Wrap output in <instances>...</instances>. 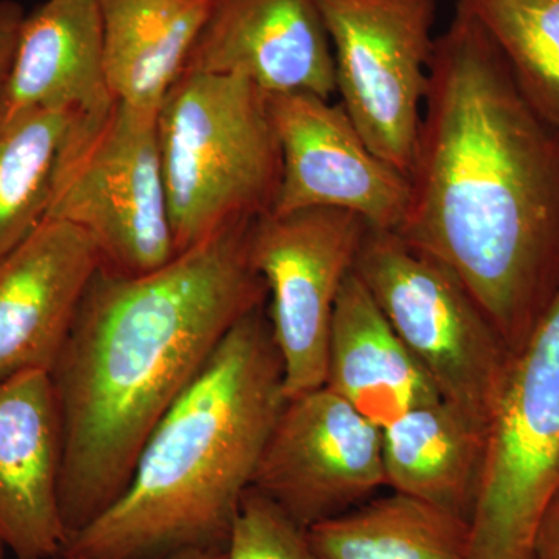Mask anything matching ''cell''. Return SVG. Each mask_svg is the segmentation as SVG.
<instances>
[{
	"instance_id": "7",
	"label": "cell",
	"mask_w": 559,
	"mask_h": 559,
	"mask_svg": "<svg viewBox=\"0 0 559 559\" xmlns=\"http://www.w3.org/2000/svg\"><path fill=\"white\" fill-rule=\"evenodd\" d=\"M559 492V290L511 362L471 518L468 559H535Z\"/></svg>"
},
{
	"instance_id": "12",
	"label": "cell",
	"mask_w": 559,
	"mask_h": 559,
	"mask_svg": "<svg viewBox=\"0 0 559 559\" xmlns=\"http://www.w3.org/2000/svg\"><path fill=\"white\" fill-rule=\"evenodd\" d=\"M183 73L238 76L267 95H337L318 0H215Z\"/></svg>"
},
{
	"instance_id": "15",
	"label": "cell",
	"mask_w": 559,
	"mask_h": 559,
	"mask_svg": "<svg viewBox=\"0 0 559 559\" xmlns=\"http://www.w3.org/2000/svg\"><path fill=\"white\" fill-rule=\"evenodd\" d=\"M114 100L95 0H47L25 16L0 90V120L35 110L98 112Z\"/></svg>"
},
{
	"instance_id": "11",
	"label": "cell",
	"mask_w": 559,
	"mask_h": 559,
	"mask_svg": "<svg viewBox=\"0 0 559 559\" xmlns=\"http://www.w3.org/2000/svg\"><path fill=\"white\" fill-rule=\"evenodd\" d=\"M267 98L282 153L270 213L345 210L370 229L399 231L409 210L411 180L371 151L342 103L305 92Z\"/></svg>"
},
{
	"instance_id": "18",
	"label": "cell",
	"mask_w": 559,
	"mask_h": 559,
	"mask_svg": "<svg viewBox=\"0 0 559 559\" xmlns=\"http://www.w3.org/2000/svg\"><path fill=\"white\" fill-rule=\"evenodd\" d=\"M110 94L159 110L215 0H95Z\"/></svg>"
},
{
	"instance_id": "2",
	"label": "cell",
	"mask_w": 559,
	"mask_h": 559,
	"mask_svg": "<svg viewBox=\"0 0 559 559\" xmlns=\"http://www.w3.org/2000/svg\"><path fill=\"white\" fill-rule=\"evenodd\" d=\"M255 219L224 227L148 274L98 270L53 370L66 546L130 484L143 444L221 341L266 304L250 261Z\"/></svg>"
},
{
	"instance_id": "9",
	"label": "cell",
	"mask_w": 559,
	"mask_h": 559,
	"mask_svg": "<svg viewBox=\"0 0 559 559\" xmlns=\"http://www.w3.org/2000/svg\"><path fill=\"white\" fill-rule=\"evenodd\" d=\"M369 224L336 209L266 213L250 231V261L266 286L286 400L322 388L334 307Z\"/></svg>"
},
{
	"instance_id": "8",
	"label": "cell",
	"mask_w": 559,
	"mask_h": 559,
	"mask_svg": "<svg viewBox=\"0 0 559 559\" xmlns=\"http://www.w3.org/2000/svg\"><path fill=\"white\" fill-rule=\"evenodd\" d=\"M337 95L373 153L409 178L429 86L437 0H318Z\"/></svg>"
},
{
	"instance_id": "10",
	"label": "cell",
	"mask_w": 559,
	"mask_h": 559,
	"mask_svg": "<svg viewBox=\"0 0 559 559\" xmlns=\"http://www.w3.org/2000/svg\"><path fill=\"white\" fill-rule=\"evenodd\" d=\"M384 485L381 429L322 385L286 400L252 488L307 530Z\"/></svg>"
},
{
	"instance_id": "1",
	"label": "cell",
	"mask_w": 559,
	"mask_h": 559,
	"mask_svg": "<svg viewBox=\"0 0 559 559\" xmlns=\"http://www.w3.org/2000/svg\"><path fill=\"white\" fill-rule=\"evenodd\" d=\"M396 231L443 263L516 356L559 290V134L462 2L433 43Z\"/></svg>"
},
{
	"instance_id": "23",
	"label": "cell",
	"mask_w": 559,
	"mask_h": 559,
	"mask_svg": "<svg viewBox=\"0 0 559 559\" xmlns=\"http://www.w3.org/2000/svg\"><path fill=\"white\" fill-rule=\"evenodd\" d=\"M25 16L24 7L16 0H0V90L9 79Z\"/></svg>"
},
{
	"instance_id": "16",
	"label": "cell",
	"mask_w": 559,
	"mask_h": 559,
	"mask_svg": "<svg viewBox=\"0 0 559 559\" xmlns=\"http://www.w3.org/2000/svg\"><path fill=\"white\" fill-rule=\"evenodd\" d=\"M325 385L380 429L441 399L355 270L334 307Z\"/></svg>"
},
{
	"instance_id": "19",
	"label": "cell",
	"mask_w": 559,
	"mask_h": 559,
	"mask_svg": "<svg viewBox=\"0 0 559 559\" xmlns=\"http://www.w3.org/2000/svg\"><path fill=\"white\" fill-rule=\"evenodd\" d=\"M307 538L319 559H468L469 521L393 491L316 522Z\"/></svg>"
},
{
	"instance_id": "24",
	"label": "cell",
	"mask_w": 559,
	"mask_h": 559,
	"mask_svg": "<svg viewBox=\"0 0 559 559\" xmlns=\"http://www.w3.org/2000/svg\"><path fill=\"white\" fill-rule=\"evenodd\" d=\"M533 550L535 559H559V492L540 518Z\"/></svg>"
},
{
	"instance_id": "5",
	"label": "cell",
	"mask_w": 559,
	"mask_h": 559,
	"mask_svg": "<svg viewBox=\"0 0 559 559\" xmlns=\"http://www.w3.org/2000/svg\"><path fill=\"white\" fill-rule=\"evenodd\" d=\"M83 230L112 274H148L176 257L157 110L114 100L76 114L62 140L46 219Z\"/></svg>"
},
{
	"instance_id": "14",
	"label": "cell",
	"mask_w": 559,
	"mask_h": 559,
	"mask_svg": "<svg viewBox=\"0 0 559 559\" xmlns=\"http://www.w3.org/2000/svg\"><path fill=\"white\" fill-rule=\"evenodd\" d=\"M62 440L53 382L33 370L0 382V540L16 559L62 554Z\"/></svg>"
},
{
	"instance_id": "3",
	"label": "cell",
	"mask_w": 559,
	"mask_h": 559,
	"mask_svg": "<svg viewBox=\"0 0 559 559\" xmlns=\"http://www.w3.org/2000/svg\"><path fill=\"white\" fill-rule=\"evenodd\" d=\"M264 305L221 341L150 433L120 498L62 554L164 559L227 549L286 403L282 358Z\"/></svg>"
},
{
	"instance_id": "21",
	"label": "cell",
	"mask_w": 559,
	"mask_h": 559,
	"mask_svg": "<svg viewBox=\"0 0 559 559\" xmlns=\"http://www.w3.org/2000/svg\"><path fill=\"white\" fill-rule=\"evenodd\" d=\"M499 47L518 86L559 134V0H459Z\"/></svg>"
},
{
	"instance_id": "22",
	"label": "cell",
	"mask_w": 559,
	"mask_h": 559,
	"mask_svg": "<svg viewBox=\"0 0 559 559\" xmlns=\"http://www.w3.org/2000/svg\"><path fill=\"white\" fill-rule=\"evenodd\" d=\"M226 559H319L307 530L250 488L231 527Z\"/></svg>"
},
{
	"instance_id": "13",
	"label": "cell",
	"mask_w": 559,
	"mask_h": 559,
	"mask_svg": "<svg viewBox=\"0 0 559 559\" xmlns=\"http://www.w3.org/2000/svg\"><path fill=\"white\" fill-rule=\"evenodd\" d=\"M100 266L91 238L62 221H44L0 259V382L53 370Z\"/></svg>"
},
{
	"instance_id": "6",
	"label": "cell",
	"mask_w": 559,
	"mask_h": 559,
	"mask_svg": "<svg viewBox=\"0 0 559 559\" xmlns=\"http://www.w3.org/2000/svg\"><path fill=\"white\" fill-rule=\"evenodd\" d=\"M355 272L441 399L492 426L514 356L463 283L390 230L367 231Z\"/></svg>"
},
{
	"instance_id": "25",
	"label": "cell",
	"mask_w": 559,
	"mask_h": 559,
	"mask_svg": "<svg viewBox=\"0 0 559 559\" xmlns=\"http://www.w3.org/2000/svg\"><path fill=\"white\" fill-rule=\"evenodd\" d=\"M227 549H207V550H190L182 551V554L173 555V557L164 559H226ZM51 559H91L83 557H75V555L60 554L58 557Z\"/></svg>"
},
{
	"instance_id": "20",
	"label": "cell",
	"mask_w": 559,
	"mask_h": 559,
	"mask_svg": "<svg viewBox=\"0 0 559 559\" xmlns=\"http://www.w3.org/2000/svg\"><path fill=\"white\" fill-rule=\"evenodd\" d=\"M75 116L35 110L0 120V259L46 219L55 164Z\"/></svg>"
},
{
	"instance_id": "26",
	"label": "cell",
	"mask_w": 559,
	"mask_h": 559,
	"mask_svg": "<svg viewBox=\"0 0 559 559\" xmlns=\"http://www.w3.org/2000/svg\"><path fill=\"white\" fill-rule=\"evenodd\" d=\"M7 547L5 544L0 540V559H5Z\"/></svg>"
},
{
	"instance_id": "17",
	"label": "cell",
	"mask_w": 559,
	"mask_h": 559,
	"mask_svg": "<svg viewBox=\"0 0 559 559\" xmlns=\"http://www.w3.org/2000/svg\"><path fill=\"white\" fill-rule=\"evenodd\" d=\"M385 485L469 521L487 471L491 426L450 401L421 404L381 429Z\"/></svg>"
},
{
	"instance_id": "4",
	"label": "cell",
	"mask_w": 559,
	"mask_h": 559,
	"mask_svg": "<svg viewBox=\"0 0 559 559\" xmlns=\"http://www.w3.org/2000/svg\"><path fill=\"white\" fill-rule=\"evenodd\" d=\"M157 134L176 255L271 212L282 153L255 84L183 73L157 110Z\"/></svg>"
}]
</instances>
